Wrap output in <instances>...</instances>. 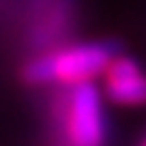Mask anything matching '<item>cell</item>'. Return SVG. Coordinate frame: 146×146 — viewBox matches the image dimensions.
<instances>
[{
  "mask_svg": "<svg viewBox=\"0 0 146 146\" xmlns=\"http://www.w3.org/2000/svg\"><path fill=\"white\" fill-rule=\"evenodd\" d=\"M105 93L112 102L139 107L146 105V73L131 56H115L105 71Z\"/></svg>",
  "mask_w": 146,
  "mask_h": 146,
  "instance_id": "3",
  "label": "cell"
},
{
  "mask_svg": "<svg viewBox=\"0 0 146 146\" xmlns=\"http://www.w3.org/2000/svg\"><path fill=\"white\" fill-rule=\"evenodd\" d=\"M63 131L68 146H105L107 119L102 110V95L93 80L71 85L66 95Z\"/></svg>",
  "mask_w": 146,
  "mask_h": 146,
  "instance_id": "2",
  "label": "cell"
},
{
  "mask_svg": "<svg viewBox=\"0 0 146 146\" xmlns=\"http://www.w3.org/2000/svg\"><path fill=\"white\" fill-rule=\"evenodd\" d=\"M122 49L115 39H95V42H80L73 46L58 49V51L36 56L22 68V78L29 85H78L88 83L95 76L107 71L112 58L119 56Z\"/></svg>",
  "mask_w": 146,
  "mask_h": 146,
  "instance_id": "1",
  "label": "cell"
},
{
  "mask_svg": "<svg viewBox=\"0 0 146 146\" xmlns=\"http://www.w3.org/2000/svg\"><path fill=\"white\" fill-rule=\"evenodd\" d=\"M144 146H146V141H144Z\"/></svg>",
  "mask_w": 146,
  "mask_h": 146,
  "instance_id": "4",
  "label": "cell"
}]
</instances>
